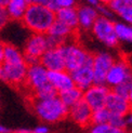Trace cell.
Returning <instances> with one entry per match:
<instances>
[{
  "label": "cell",
  "instance_id": "1",
  "mask_svg": "<svg viewBox=\"0 0 132 133\" xmlns=\"http://www.w3.org/2000/svg\"><path fill=\"white\" fill-rule=\"evenodd\" d=\"M55 21V12L48 5L28 4L21 23L31 34L47 35Z\"/></svg>",
  "mask_w": 132,
  "mask_h": 133
},
{
  "label": "cell",
  "instance_id": "2",
  "mask_svg": "<svg viewBox=\"0 0 132 133\" xmlns=\"http://www.w3.org/2000/svg\"><path fill=\"white\" fill-rule=\"evenodd\" d=\"M30 106L35 115L47 124H54L67 118L68 108L64 105L58 95L49 98L30 97Z\"/></svg>",
  "mask_w": 132,
  "mask_h": 133
},
{
  "label": "cell",
  "instance_id": "3",
  "mask_svg": "<svg viewBox=\"0 0 132 133\" xmlns=\"http://www.w3.org/2000/svg\"><path fill=\"white\" fill-rule=\"evenodd\" d=\"M61 49L63 52L65 70L69 72L87 63L92 56V53L85 49L77 39L65 42L61 45Z\"/></svg>",
  "mask_w": 132,
  "mask_h": 133
},
{
  "label": "cell",
  "instance_id": "4",
  "mask_svg": "<svg viewBox=\"0 0 132 133\" xmlns=\"http://www.w3.org/2000/svg\"><path fill=\"white\" fill-rule=\"evenodd\" d=\"M96 40L106 46L107 50H115L119 48L118 39L115 31V21L107 17L98 16L90 30Z\"/></svg>",
  "mask_w": 132,
  "mask_h": 133
},
{
  "label": "cell",
  "instance_id": "5",
  "mask_svg": "<svg viewBox=\"0 0 132 133\" xmlns=\"http://www.w3.org/2000/svg\"><path fill=\"white\" fill-rule=\"evenodd\" d=\"M50 48L47 35L31 34L26 40L23 48L24 59L27 65L36 64L40 62L43 53Z\"/></svg>",
  "mask_w": 132,
  "mask_h": 133
},
{
  "label": "cell",
  "instance_id": "6",
  "mask_svg": "<svg viewBox=\"0 0 132 133\" xmlns=\"http://www.w3.org/2000/svg\"><path fill=\"white\" fill-rule=\"evenodd\" d=\"M118 55H115L110 50H100L95 53H92L91 64L93 70L94 83L105 84V78L114 64Z\"/></svg>",
  "mask_w": 132,
  "mask_h": 133
},
{
  "label": "cell",
  "instance_id": "7",
  "mask_svg": "<svg viewBox=\"0 0 132 133\" xmlns=\"http://www.w3.org/2000/svg\"><path fill=\"white\" fill-rule=\"evenodd\" d=\"M130 81H132V69L123 55L119 54L107 72L105 78V84L109 89H113L121 83Z\"/></svg>",
  "mask_w": 132,
  "mask_h": 133
},
{
  "label": "cell",
  "instance_id": "8",
  "mask_svg": "<svg viewBox=\"0 0 132 133\" xmlns=\"http://www.w3.org/2000/svg\"><path fill=\"white\" fill-rule=\"evenodd\" d=\"M27 64L22 63H1L0 64V81L14 87H24Z\"/></svg>",
  "mask_w": 132,
  "mask_h": 133
},
{
  "label": "cell",
  "instance_id": "9",
  "mask_svg": "<svg viewBox=\"0 0 132 133\" xmlns=\"http://www.w3.org/2000/svg\"><path fill=\"white\" fill-rule=\"evenodd\" d=\"M48 83V70L40 63L27 66L24 87H26L30 91V94H32L35 91L44 87Z\"/></svg>",
  "mask_w": 132,
  "mask_h": 133
},
{
  "label": "cell",
  "instance_id": "10",
  "mask_svg": "<svg viewBox=\"0 0 132 133\" xmlns=\"http://www.w3.org/2000/svg\"><path fill=\"white\" fill-rule=\"evenodd\" d=\"M110 89L106 84H96L94 83L89 89L82 92V99L90 106L92 110H96L105 106L107 96Z\"/></svg>",
  "mask_w": 132,
  "mask_h": 133
},
{
  "label": "cell",
  "instance_id": "11",
  "mask_svg": "<svg viewBox=\"0 0 132 133\" xmlns=\"http://www.w3.org/2000/svg\"><path fill=\"white\" fill-rule=\"evenodd\" d=\"M78 31L69 28L68 26L55 19L49 31L47 32V38L50 46H58L64 44L65 42L72 40V39H76Z\"/></svg>",
  "mask_w": 132,
  "mask_h": 133
},
{
  "label": "cell",
  "instance_id": "12",
  "mask_svg": "<svg viewBox=\"0 0 132 133\" xmlns=\"http://www.w3.org/2000/svg\"><path fill=\"white\" fill-rule=\"evenodd\" d=\"M92 114H93V110L83 99H81L68 108L67 118H69L72 122L79 127L88 128L89 125L92 124Z\"/></svg>",
  "mask_w": 132,
  "mask_h": 133
},
{
  "label": "cell",
  "instance_id": "13",
  "mask_svg": "<svg viewBox=\"0 0 132 133\" xmlns=\"http://www.w3.org/2000/svg\"><path fill=\"white\" fill-rule=\"evenodd\" d=\"M92 57V56H91ZM70 76L72 78L75 87L82 92L89 89L91 85L94 84V78H93V70H92V64L91 58L87 63H84L82 66L78 67L77 69L70 71Z\"/></svg>",
  "mask_w": 132,
  "mask_h": 133
},
{
  "label": "cell",
  "instance_id": "14",
  "mask_svg": "<svg viewBox=\"0 0 132 133\" xmlns=\"http://www.w3.org/2000/svg\"><path fill=\"white\" fill-rule=\"evenodd\" d=\"M78 17V32H89L98 17L95 6L88 4H80L76 6Z\"/></svg>",
  "mask_w": 132,
  "mask_h": 133
},
{
  "label": "cell",
  "instance_id": "15",
  "mask_svg": "<svg viewBox=\"0 0 132 133\" xmlns=\"http://www.w3.org/2000/svg\"><path fill=\"white\" fill-rule=\"evenodd\" d=\"M39 63L48 71L65 69L64 57H63V52L61 49V45L50 46V48L43 53V55L41 56Z\"/></svg>",
  "mask_w": 132,
  "mask_h": 133
},
{
  "label": "cell",
  "instance_id": "16",
  "mask_svg": "<svg viewBox=\"0 0 132 133\" xmlns=\"http://www.w3.org/2000/svg\"><path fill=\"white\" fill-rule=\"evenodd\" d=\"M48 81L53 88L57 95L75 87L70 72L67 70H53L48 71Z\"/></svg>",
  "mask_w": 132,
  "mask_h": 133
},
{
  "label": "cell",
  "instance_id": "17",
  "mask_svg": "<svg viewBox=\"0 0 132 133\" xmlns=\"http://www.w3.org/2000/svg\"><path fill=\"white\" fill-rule=\"evenodd\" d=\"M105 107L111 115L120 116V117H124L127 115V112L131 109L127 97L118 95L113 91L109 92L106 103H105Z\"/></svg>",
  "mask_w": 132,
  "mask_h": 133
},
{
  "label": "cell",
  "instance_id": "18",
  "mask_svg": "<svg viewBox=\"0 0 132 133\" xmlns=\"http://www.w3.org/2000/svg\"><path fill=\"white\" fill-rule=\"evenodd\" d=\"M107 5L119 21L132 25V0H111Z\"/></svg>",
  "mask_w": 132,
  "mask_h": 133
},
{
  "label": "cell",
  "instance_id": "19",
  "mask_svg": "<svg viewBox=\"0 0 132 133\" xmlns=\"http://www.w3.org/2000/svg\"><path fill=\"white\" fill-rule=\"evenodd\" d=\"M115 31L119 48L129 46V51L132 50V25L123 23L121 21H115Z\"/></svg>",
  "mask_w": 132,
  "mask_h": 133
},
{
  "label": "cell",
  "instance_id": "20",
  "mask_svg": "<svg viewBox=\"0 0 132 133\" xmlns=\"http://www.w3.org/2000/svg\"><path fill=\"white\" fill-rule=\"evenodd\" d=\"M27 6L28 3L26 0H9L8 3L4 5V10L9 19L21 22Z\"/></svg>",
  "mask_w": 132,
  "mask_h": 133
},
{
  "label": "cell",
  "instance_id": "21",
  "mask_svg": "<svg viewBox=\"0 0 132 133\" xmlns=\"http://www.w3.org/2000/svg\"><path fill=\"white\" fill-rule=\"evenodd\" d=\"M55 19L68 26L69 28L78 31V17H77V9L75 8H66L61 9L55 12Z\"/></svg>",
  "mask_w": 132,
  "mask_h": 133
},
{
  "label": "cell",
  "instance_id": "22",
  "mask_svg": "<svg viewBox=\"0 0 132 133\" xmlns=\"http://www.w3.org/2000/svg\"><path fill=\"white\" fill-rule=\"evenodd\" d=\"M22 62H25L23 52L14 44L5 43L2 63H22Z\"/></svg>",
  "mask_w": 132,
  "mask_h": 133
},
{
  "label": "cell",
  "instance_id": "23",
  "mask_svg": "<svg viewBox=\"0 0 132 133\" xmlns=\"http://www.w3.org/2000/svg\"><path fill=\"white\" fill-rule=\"evenodd\" d=\"M58 97L61 98V101L64 103L66 107L69 108L72 105H75L76 103H78L79 101L82 99V91L74 87L72 89H69L63 93H60Z\"/></svg>",
  "mask_w": 132,
  "mask_h": 133
},
{
  "label": "cell",
  "instance_id": "24",
  "mask_svg": "<svg viewBox=\"0 0 132 133\" xmlns=\"http://www.w3.org/2000/svg\"><path fill=\"white\" fill-rule=\"evenodd\" d=\"M126 131L118 129L109 123H92L87 128V133H124Z\"/></svg>",
  "mask_w": 132,
  "mask_h": 133
},
{
  "label": "cell",
  "instance_id": "25",
  "mask_svg": "<svg viewBox=\"0 0 132 133\" xmlns=\"http://www.w3.org/2000/svg\"><path fill=\"white\" fill-rule=\"evenodd\" d=\"M78 0H49L48 6L56 12L57 10L61 9H66V8H75L77 6Z\"/></svg>",
  "mask_w": 132,
  "mask_h": 133
},
{
  "label": "cell",
  "instance_id": "26",
  "mask_svg": "<svg viewBox=\"0 0 132 133\" xmlns=\"http://www.w3.org/2000/svg\"><path fill=\"white\" fill-rule=\"evenodd\" d=\"M111 114L106 109V107L98 108L93 110L92 114V123H108Z\"/></svg>",
  "mask_w": 132,
  "mask_h": 133
},
{
  "label": "cell",
  "instance_id": "27",
  "mask_svg": "<svg viewBox=\"0 0 132 133\" xmlns=\"http://www.w3.org/2000/svg\"><path fill=\"white\" fill-rule=\"evenodd\" d=\"M57 95V93L56 91L51 87V84L48 83V84H45L44 87L40 88V89H38L37 91H35L32 94H30V97H34V98H49V97H53Z\"/></svg>",
  "mask_w": 132,
  "mask_h": 133
},
{
  "label": "cell",
  "instance_id": "28",
  "mask_svg": "<svg viewBox=\"0 0 132 133\" xmlns=\"http://www.w3.org/2000/svg\"><path fill=\"white\" fill-rule=\"evenodd\" d=\"M132 81L130 82H124V83H121L117 87L110 89V91H113L116 94L120 95V96H123V97H127L128 96V93H129V89H130V85H131Z\"/></svg>",
  "mask_w": 132,
  "mask_h": 133
},
{
  "label": "cell",
  "instance_id": "29",
  "mask_svg": "<svg viewBox=\"0 0 132 133\" xmlns=\"http://www.w3.org/2000/svg\"><path fill=\"white\" fill-rule=\"evenodd\" d=\"M96 10H97V13H98V16H103V17H107V18H110V19H114L115 15L114 13L110 11V9L108 8L107 4H98L97 6H95Z\"/></svg>",
  "mask_w": 132,
  "mask_h": 133
},
{
  "label": "cell",
  "instance_id": "30",
  "mask_svg": "<svg viewBox=\"0 0 132 133\" xmlns=\"http://www.w3.org/2000/svg\"><path fill=\"white\" fill-rule=\"evenodd\" d=\"M9 17H8V14H6V12L4 10V6L0 3V30L2 28H4L6 25L9 23Z\"/></svg>",
  "mask_w": 132,
  "mask_h": 133
},
{
  "label": "cell",
  "instance_id": "31",
  "mask_svg": "<svg viewBox=\"0 0 132 133\" xmlns=\"http://www.w3.org/2000/svg\"><path fill=\"white\" fill-rule=\"evenodd\" d=\"M124 131L132 133V109H130L124 116Z\"/></svg>",
  "mask_w": 132,
  "mask_h": 133
},
{
  "label": "cell",
  "instance_id": "32",
  "mask_svg": "<svg viewBox=\"0 0 132 133\" xmlns=\"http://www.w3.org/2000/svg\"><path fill=\"white\" fill-rule=\"evenodd\" d=\"M32 133H50V128L48 124H39L31 130Z\"/></svg>",
  "mask_w": 132,
  "mask_h": 133
},
{
  "label": "cell",
  "instance_id": "33",
  "mask_svg": "<svg viewBox=\"0 0 132 133\" xmlns=\"http://www.w3.org/2000/svg\"><path fill=\"white\" fill-rule=\"evenodd\" d=\"M28 4H41V5H47L49 0H26Z\"/></svg>",
  "mask_w": 132,
  "mask_h": 133
},
{
  "label": "cell",
  "instance_id": "34",
  "mask_svg": "<svg viewBox=\"0 0 132 133\" xmlns=\"http://www.w3.org/2000/svg\"><path fill=\"white\" fill-rule=\"evenodd\" d=\"M123 57L126 58L127 63L129 64L130 68L132 69V50H130V51H129L128 53H126V54H123Z\"/></svg>",
  "mask_w": 132,
  "mask_h": 133
},
{
  "label": "cell",
  "instance_id": "35",
  "mask_svg": "<svg viewBox=\"0 0 132 133\" xmlns=\"http://www.w3.org/2000/svg\"><path fill=\"white\" fill-rule=\"evenodd\" d=\"M82 1V4H88V5H92V6H97L100 4L98 0H80Z\"/></svg>",
  "mask_w": 132,
  "mask_h": 133
},
{
  "label": "cell",
  "instance_id": "36",
  "mask_svg": "<svg viewBox=\"0 0 132 133\" xmlns=\"http://www.w3.org/2000/svg\"><path fill=\"white\" fill-rule=\"evenodd\" d=\"M4 45L5 43L0 40V64H1L3 62V54H4Z\"/></svg>",
  "mask_w": 132,
  "mask_h": 133
},
{
  "label": "cell",
  "instance_id": "37",
  "mask_svg": "<svg viewBox=\"0 0 132 133\" xmlns=\"http://www.w3.org/2000/svg\"><path fill=\"white\" fill-rule=\"evenodd\" d=\"M127 99H128V103H129V105H130V108L132 109V83H131V85H130V89H129V93H128Z\"/></svg>",
  "mask_w": 132,
  "mask_h": 133
},
{
  "label": "cell",
  "instance_id": "38",
  "mask_svg": "<svg viewBox=\"0 0 132 133\" xmlns=\"http://www.w3.org/2000/svg\"><path fill=\"white\" fill-rule=\"evenodd\" d=\"M0 133H13V132L9 128H6V127H4V125L0 124Z\"/></svg>",
  "mask_w": 132,
  "mask_h": 133
},
{
  "label": "cell",
  "instance_id": "39",
  "mask_svg": "<svg viewBox=\"0 0 132 133\" xmlns=\"http://www.w3.org/2000/svg\"><path fill=\"white\" fill-rule=\"evenodd\" d=\"M13 133H32V131L29 130V129H21V130H17V131L13 132Z\"/></svg>",
  "mask_w": 132,
  "mask_h": 133
},
{
  "label": "cell",
  "instance_id": "40",
  "mask_svg": "<svg viewBox=\"0 0 132 133\" xmlns=\"http://www.w3.org/2000/svg\"><path fill=\"white\" fill-rule=\"evenodd\" d=\"M110 1L111 0H98V2H100L101 4H108Z\"/></svg>",
  "mask_w": 132,
  "mask_h": 133
},
{
  "label": "cell",
  "instance_id": "41",
  "mask_svg": "<svg viewBox=\"0 0 132 133\" xmlns=\"http://www.w3.org/2000/svg\"><path fill=\"white\" fill-rule=\"evenodd\" d=\"M8 1H9V0H0V3H1V4L4 6L6 3H8Z\"/></svg>",
  "mask_w": 132,
  "mask_h": 133
},
{
  "label": "cell",
  "instance_id": "42",
  "mask_svg": "<svg viewBox=\"0 0 132 133\" xmlns=\"http://www.w3.org/2000/svg\"><path fill=\"white\" fill-rule=\"evenodd\" d=\"M124 133H128V132H124Z\"/></svg>",
  "mask_w": 132,
  "mask_h": 133
}]
</instances>
